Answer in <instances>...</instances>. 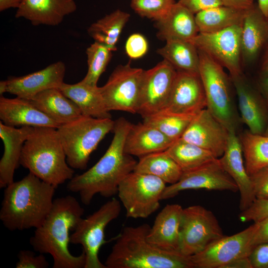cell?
<instances>
[{
    "label": "cell",
    "instance_id": "cell-8",
    "mask_svg": "<svg viewBox=\"0 0 268 268\" xmlns=\"http://www.w3.org/2000/svg\"><path fill=\"white\" fill-rule=\"evenodd\" d=\"M166 183L153 175L133 171L121 182L117 195L128 218H146L160 207Z\"/></svg>",
    "mask_w": 268,
    "mask_h": 268
},
{
    "label": "cell",
    "instance_id": "cell-14",
    "mask_svg": "<svg viewBox=\"0 0 268 268\" xmlns=\"http://www.w3.org/2000/svg\"><path fill=\"white\" fill-rule=\"evenodd\" d=\"M176 73L177 70L165 60L144 70L137 113L142 118L165 108Z\"/></svg>",
    "mask_w": 268,
    "mask_h": 268
},
{
    "label": "cell",
    "instance_id": "cell-35",
    "mask_svg": "<svg viewBox=\"0 0 268 268\" xmlns=\"http://www.w3.org/2000/svg\"><path fill=\"white\" fill-rule=\"evenodd\" d=\"M165 151L183 172L196 169L217 159L210 152L181 138L173 142Z\"/></svg>",
    "mask_w": 268,
    "mask_h": 268
},
{
    "label": "cell",
    "instance_id": "cell-17",
    "mask_svg": "<svg viewBox=\"0 0 268 268\" xmlns=\"http://www.w3.org/2000/svg\"><path fill=\"white\" fill-rule=\"evenodd\" d=\"M228 136V129L205 108L194 117L180 138L219 158L224 152Z\"/></svg>",
    "mask_w": 268,
    "mask_h": 268
},
{
    "label": "cell",
    "instance_id": "cell-36",
    "mask_svg": "<svg viewBox=\"0 0 268 268\" xmlns=\"http://www.w3.org/2000/svg\"><path fill=\"white\" fill-rule=\"evenodd\" d=\"M194 116L162 110L142 118L143 123L155 127L175 141L181 137Z\"/></svg>",
    "mask_w": 268,
    "mask_h": 268
},
{
    "label": "cell",
    "instance_id": "cell-9",
    "mask_svg": "<svg viewBox=\"0 0 268 268\" xmlns=\"http://www.w3.org/2000/svg\"><path fill=\"white\" fill-rule=\"evenodd\" d=\"M121 211L116 198L108 201L85 218H82L70 235V243L79 244L85 255L84 268H107L99 258L101 247L108 241L104 231L108 224L116 219Z\"/></svg>",
    "mask_w": 268,
    "mask_h": 268
},
{
    "label": "cell",
    "instance_id": "cell-33",
    "mask_svg": "<svg viewBox=\"0 0 268 268\" xmlns=\"http://www.w3.org/2000/svg\"><path fill=\"white\" fill-rule=\"evenodd\" d=\"M130 17L129 13L117 9L93 23L87 30L88 33L94 41L115 51L120 36Z\"/></svg>",
    "mask_w": 268,
    "mask_h": 268
},
{
    "label": "cell",
    "instance_id": "cell-34",
    "mask_svg": "<svg viewBox=\"0 0 268 268\" xmlns=\"http://www.w3.org/2000/svg\"><path fill=\"white\" fill-rule=\"evenodd\" d=\"M239 138L245 166L250 176L268 167V136L254 134L248 130Z\"/></svg>",
    "mask_w": 268,
    "mask_h": 268
},
{
    "label": "cell",
    "instance_id": "cell-43",
    "mask_svg": "<svg viewBox=\"0 0 268 268\" xmlns=\"http://www.w3.org/2000/svg\"><path fill=\"white\" fill-rule=\"evenodd\" d=\"M177 2L195 15L201 11L223 5L221 0H179Z\"/></svg>",
    "mask_w": 268,
    "mask_h": 268
},
{
    "label": "cell",
    "instance_id": "cell-2",
    "mask_svg": "<svg viewBox=\"0 0 268 268\" xmlns=\"http://www.w3.org/2000/svg\"><path fill=\"white\" fill-rule=\"evenodd\" d=\"M84 212L74 197L68 195L56 198L45 220L30 238V244L35 251L52 256L53 268H84V252L73 256L68 248L69 231L74 230Z\"/></svg>",
    "mask_w": 268,
    "mask_h": 268
},
{
    "label": "cell",
    "instance_id": "cell-41",
    "mask_svg": "<svg viewBox=\"0 0 268 268\" xmlns=\"http://www.w3.org/2000/svg\"><path fill=\"white\" fill-rule=\"evenodd\" d=\"M148 48V43L146 38L139 33L131 35L125 45L126 54L133 59L142 57L147 53Z\"/></svg>",
    "mask_w": 268,
    "mask_h": 268
},
{
    "label": "cell",
    "instance_id": "cell-40",
    "mask_svg": "<svg viewBox=\"0 0 268 268\" xmlns=\"http://www.w3.org/2000/svg\"><path fill=\"white\" fill-rule=\"evenodd\" d=\"M16 268H47L49 264L43 254L36 255L30 250H21L18 254Z\"/></svg>",
    "mask_w": 268,
    "mask_h": 268
},
{
    "label": "cell",
    "instance_id": "cell-53",
    "mask_svg": "<svg viewBox=\"0 0 268 268\" xmlns=\"http://www.w3.org/2000/svg\"><path fill=\"white\" fill-rule=\"evenodd\" d=\"M264 134L268 136V124Z\"/></svg>",
    "mask_w": 268,
    "mask_h": 268
},
{
    "label": "cell",
    "instance_id": "cell-48",
    "mask_svg": "<svg viewBox=\"0 0 268 268\" xmlns=\"http://www.w3.org/2000/svg\"><path fill=\"white\" fill-rule=\"evenodd\" d=\"M23 0H0V11L9 8H16L20 5Z\"/></svg>",
    "mask_w": 268,
    "mask_h": 268
},
{
    "label": "cell",
    "instance_id": "cell-23",
    "mask_svg": "<svg viewBox=\"0 0 268 268\" xmlns=\"http://www.w3.org/2000/svg\"><path fill=\"white\" fill-rule=\"evenodd\" d=\"M0 119L4 124L13 127H46L58 129L60 126L30 100L18 97L8 98L0 96Z\"/></svg>",
    "mask_w": 268,
    "mask_h": 268
},
{
    "label": "cell",
    "instance_id": "cell-19",
    "mask_svg": "<svg viewBox=\"0 0 268 268\" xmlns=\"http://www.w3.org/2000/svg\"><path fill=\"white\" fill-rule=\"evenodd\" d=\"M66 66L56 62L45 68L24 76L9 77L7 92L29 100L37 94L51 88H60L64 83Z\"/></svg>",
    "mask_w": 268,
    "mask_h": 268
},
{
    "label": "cell",
    "instance_id": "cell-3",
    "mask_svg": "<svg viewBox=\"0 0 268 268\" xmlns=\"http://www.w3.org/2000/svg\"><path fill=\"white\" fill-rule=\"evenodd\" d=\"M57 188L29 172L4 189L0 220L10 231L39 227L50 212Z\"/></svg>",
    "mask_w": 268,
    "mask_h": 268
},
{
    "label": "cell",
    "instance_id": "cell-18",
    "mask_svg": "<svg viewBox=\"0 0 268 268\" xmlns=\"http://www.w3.org/2000/svg\"><path fill=\"white\" fill-rule=\"evenodd\" d=\"M227 173L231 177L240 194L239 208L243 211L248 208L256 199L251 177L247 172L239 137L236 130H229L227 145L222 155L218 158Z\"/></svg>",
    "mask_w": 268,
    "mask_h": 268
},
{
    "label": "cell",
    "instance_id": "cell-12",
    "mask_svg": "<svg viewBox=\"0 0 268 268\" xmlns=\"http://www.w3.org/2000/svg\"><path fill=\"white\" fill-rule=\"evenodd\" d=\"M256 227L255 222L236 234L223 236L190 256L194 268H225L237 259L249 257L254 249L252 240Z\"/></svg>",
    "mask_w": 268,
    "mask_h": 268
},
{
    "label": "cell",
    "instance_id": "cell-51",
    "mask_svg": "<svg viewBox=\"0 0 268 268\" xmlns=\"http://www.w3.org/2000/svg\"><path fill=\"white\" fill-rule=\"evenodd\" d=\"M258 5L268 19V0H258Z\"/></svg>",
    "mask_w": 268,
    "mask_h": 268
},
{
    "label": "cell",
    "instance_id": "cell-31",
    "mask_svg": "<svg viewBox=\"0 0 268 268\" xmlns=\"http://www.w3.org/2000/svg\"><path fill=\"white\" fill-rule=\"evenodd\" d=\"M246 10L222 5L201 11L195 14L199 32L214 33L241 24Z\"/></svg>",
    "mask_w": 268,
    "mask_h": 268
},
{
    "label": "cell",
    "instance_id": "cell-24",
    "mask_svg": "<svg viewBox=\"0 0 268 268\" xmlns=\"http://www.w3.org/2000/svg\"><path fill=\"white\" fill-rule=\"evenodd\" d=\"M183 210L182 206L178 204L165 206L150 226L147 236L148 241L161 249L180 252V229Z\"/></svg>",
    "mask_w": 268,
    "mask_h": 268
},
{
    "label": "cell",
    "instance_id": "cell-44",
    "mask_svg": "<svg viewBox=\"0 0 268 268\" xmlns=\"http://www.w3.org/2000/svg\"><path fill=\"white\" fill-rule=\"evenodd\" d=\"M249 259L253 268H268V243L256 247Z\"/></svg>",
    "mask_w": 268,
    "mask_h": 268
},
{
    "label": "cell",
    "instance_id": "cell-6",
    "mask_svg": "<svg viewBox=\"0 0 268 268\" xmlns=\"http://www.w3.org/2000/svg\"><path fill=\"white\" fill-rule=\"evenodd\" d=\"M115 121L82 116L57 129L67 161L72 169L84 170L91 154L108 133L112 132Z\"/></svg>",
    "mask_w": 268,
    "mask_h": 268
},
{
    "label": "cell",
    "instance_id": "cell-28",
    "mask_svg": "<svg viewBox=\"0 0 268 268\" xmlns=\"http://www.w3.org/2000/svg\"><path fill=\"white\" fill-rule=\"evenodd\" d=\"M29 100L60 126L82 116L77 105L65 96L59 88L47 89Z\"/></svg>",
    "mask_w": 268,
    "mask_h": 268
},
{
    "label": "cell",
    "instance_id": "cell-49",
    "mask_svg": "<svg viewBox=\"0 0 268 268\" xmlns=\"http://www.w3.org/2000/svg\"><path fill=\"white\" fill-rule=\"evenodd\" d=\"M260 89L268 106V76L262 78L260 82Z\"/></svg>",
    "mask_w": 268,
    "mask_h": 268
},
{
    "label": "cell",
    "instance_id": "cell-45",
    "mask_svg": "<svg viewBox=\"0 0 268 268\" xmlns=\"http://www.w3.org/2000/svg\"><path fill=\"white\" fill-rule=\"evenodd\" d=\"M256 222L257 227L252 240L254 248L259 245L268 243V217Z\"/></svg>",
    "mask_w": 268,
    "mask_h": 268
},
{
    "label": "cell",
    "instance_id": "cell-15",
    "mask_svg": "<svg viewBox=\"0 0 268 268\" xmlns=\"http://www.w3.org/2000/svg\"><path fill=\"white\" fill-rule=\"evenodd\" d=\"M238 191L234 180L222 167L217 158L196 169L183 172L176 183L166 186L161 200L177 196L180 192L191 189Z\"/></svg>",
    "mask_w": 268,
    "mask_h": 268
},
{
    "label": "cell",
    "instance_id": "cell-52",
    "mask_svg": "<svg viewBox=\"0 0 268 268\" xmlns=\"http://www.w3.org/2000/svg\"><path fill=\"white\" fill-rule=\"evenodd\" d=\"M7 84L6 80L0 81V95L3 96V93L7 92Z\"/></svg>",
    "mask_w": 268,
    "mask_h": 268
},
{
    "label": "cell",
    "instance_id": "cell-25",
    "mask_svg": "<svg viewBox=\"0 0 268 268\" xmlns=\"http://www.w3.org/2000/svg\"><path fill=\"white\" fill-rule=\"evenodd\" d=\"M268 41V19L255 3L247 9L241 24V56L255 60Z\"/></svg>",
    "mask_w": 268,
    "mask_h": 268
},
{
    "label": "cell",
    "instance_id": "cell-4",
    "mask_svg": "<svg viewBox=\"0 0 268 268\" xmlns=\"http://www.w3.org/2000/svg\"><path fill=\"white\" fill-rule=\"evenodd\" d=\"M150 226H125L104 264L107 268H194L190 257L159 248L147 236Z\"/></svg>",
    "mask_w": 268,
    "mask_h": 268
},
{
    "label": "cell",
    "instance_id": "cell-38",
    "mask_svg": "<svg viewBox=\"0 0 268 268\" xmlns=\"http://www.w3.org/2000/svg\"><path fill=\"white\" fill-rule=\"evenodd\" d=\"M175 0H132L133 9L142 17L158 21L169 12Z\"/></svg>",
    "mask_w": 268,
    "mask_h": 268
},
{
    "label": "cell",
    "instance_id": "cell-13",
    "mask_svg": "<svg viewBox=\"0 0 268 268\" xmlns=\"http://www.w3.org/2000/svg\"><path fill=\"white\" fill-rule=\"evenodd\" d=\"M241 24L214 33H199L191 41L198 50L207 54L226 68L231 77L242 74Z\"/></svg>",
    "mask_w": 268,
    "mask_h": 268
},
{
    "label": "cell",
    "instance_id": "cell-32",
    "mask_svg": "<svg viewBox=\"0 0 268 268\" xmlns=\"http://www.w3.org/2000/svg\"><path fill=\"white\" fill-rule=\"evenodd\" d=\"M134 171L154 176L170 185L177 183L183 173L178 164L165 150L139 158Z\"/></svg>",
    "mask_w": 268,
    "mask_h": 268
},
{
    "label": "cell",
    "instance_id": "cell-7",
    "mask_svg": "<svg viewBox=\"0 0 268 268\" xmlns=\"http://www.w3.org/2000/svg\"><path fill=\"white\" fill-rule=\"evenodd\" d=\"M198 52L199 74L205 92L206 108L228 130H236L237 117L224 68L205 53Z\"/></svg>",
    "mask_w": 268,
    "mask_h": 268
},
{
    "label": "cell",
    "instance_id": "cell-5",
    "mask_svg": "<svg viewBox=\"0 0 268 268\" xmlns=\"http://www.w3.org/2000/svg\"><path fill=\"white\" fill-rule=\"evenodd\" d=\"M20 165L56 188L74 176L73 169L67 163L57 129L54 128L34 127L24 143Z\"/></svg>",
    "mask_w": 268,
    "mask_h": 268
},
{
    "label": "cell",
    "instance_id": "cell-22",
    "mask_svg": "<svg viewBox=\"0 0 268 268\" xmlns=\"http://www.w3.org/2000/svg\"><path fill=\"white\" fill-rule=\"evenodd\" d=\"M34 127L22 126L19 128L0 122V137L4 144L3 154L0 160V188H5L12 183L15 170L20 165L24 143Z\"/></svg>",
    "mask_w": 268,
    "mask_h": 268
},
{
    "label": "cell",
    "instance_id": "cell-16",
    "mask_svg": "<svg viewBox=\"0 0 268 268\" xmlns=\"http://www.w3.org/2000/svg\"><path fill=\"white\" fill-rule=\"evenodd\" d=\"M206 108L205 92L199 73L177 70L168 103L163 110L195 116Z\"/></svg>",
    "mask_w": 268,
    "mask_h": 268
},
{
    "label": "cell",
    "instance_id": "cell-26",
    "mask_svg": "<svg viewBox=\"0 0 268 268\" xmlns=\"http://www.w3.org/2000/svg\"><path fill=\"white\" fill-rule=\"evenodd\" d=\"M155 127L143 122L132 124L127 134L124 149L127 154L139 158L163 151L173 143Z\"/></svg>",
    "mask_w": 268,
    "mask_h": 268
},
{
    "label": "cell",
    "instance_id": "cell-29",
    "mask_svg": "<svg viewBox=\"0 0 268 268\" xmlns=\"http://www.w3.org/2000/svg\"><path fill=\"white\" fill-rule=\"evenodd\" d=\"M59 89L77 105L83 116L99 119L111 118L100 87L90 85L81 80L72 84L64 82Z\"/></svg>",
    "mask_w": 268,
    "mask_h": 268
},
{
    "label": "cell",
    "instance_id": "cell-27",
    "mask_svg": "<svg viewBox=\"0 0 268 268\" xmlns=\"http://www.w3.org/2000/svg\"><path fill=\"white\" fill-rule=\"evenodd\" d=\"M157 37L165 41L177 39L191 42L199 34L195 15L178 2L167 14L155 21Z\"/></svg>",
    "mask_w": 268,
    "mask_h": 268
},
{
    "label": "cell",
    "instance_id": "cell-11",
    "mask_svg": "<svg viewBox=\"0 0 268 268\" xmlns=\"http://www.w3.org/2000/svg\"><path fill=\"white\" fill-rule=\"evenodd\" d=\"M144 70L130 63L118 66L106 83L100 87L108 110L137 113Z\"/></svg>",
    "mask_w": 268,
    "mask_h": 268
},
{
    "label": "cell",
    "instance_id": "cell-37",
    "mask_svg": "<svg viewBox=\"0 0 268 268\" xmlns=\"http://www.w3.org/2000/svg\"><path fill=\"white\" fill-rule=\"evenodd\" d=\"M112 51L105 45L94 41L86 50L88 70L81 80L92 86H97L98 80L105 71L112 57Z\"/></svg>",
    "mask_w": 268,
    "mask_h": 268
},
{
    "label": "cell",
    "instance_id": "cell-42",
    "mask_svg": "<svg viewBox=\"0 0 268 268\" xmlns=\"http://www.w3.org/2000/svg\"><path fill=\"white\" fill-rule=\"evenodd\" d=\"M250 177L256 198L268 199V167Z\"/></svg>",
    "mask_w": 268,
    "mask_h": 268
},
{
    "label": "cell",
    "instance_id": "cell-47",
    "mask_svg": "<svg viewBox=\"0 0 268 268\" xmlns=\"http://www.w3.org/2000/svg\"><path fill=\"white\" fill-rule=\"evenodd\" d=\"M225 268H253L249 257L237 259L227 265Z\"/></svg>",
    "mask_w": 268,
    "mask_h": 268
},
{
    "label": "cell",
    "instance_id": "cell-50",
    "mask_svg": "<svg viewBox=\"0 0 268 268\" xmlns=\"http://www.w3.org/2000/svg\"><path fill=\"white\" fill-rule=\"evenodd\" d=\"M261 71L262 77L268 76V49L262 65Z\"/></svg>",
    "mask_w": 268,
    "mask_h": 268
},
{
    "label": "cell",
    "instance_id": "cell-30",
    "mask_svg": "<svg viewBox=\"0 0 268 268\" xmlns=\"http://www.w3.org/2000/svg\"><path fill=\"white\" fill-rule=\"evenodd\" d=\"M157 53L177 70L199 73V54L191 42L169 40L163 47L157 49Z\"/></svg>",
    "mask_w": 268,
    "mask_h": 268
},
{
    "label": "cell",
    "instance_id": "cell-21",
    "mask_svg": "<svg viewBox=\"0 0 268 268\" xmlns=\"http://www.w3.org/2000/svg\"><path fill=\"white\" fill-rule=\"evenodd\" d=\"M76 8L74 0H23L15 17L24 18L34 26H55Z\"/></svg>",
    "mask_w": 268,
    "mask_h": 268
},
{
    "label": "cell",
    "instance_id": "cell-39",
    "mask_svg": "<svg viewBox=\"0 0 268 268\" xmlns=\"http://www.w3.org/2000/svg\"><path fill=\"white\" fill-rule=\"evenodd\" d=\"M239 217L242 222H254L268 217V199H256L248 208L241 211Z\"/></svg>",
    "mask_w": 268,
    "mask_h": 268
},
{
    "label": "cell",
    "instance_id": "cell-10",
    "mask_svg": "<svg viewBox=\"0 0 268 268\" xmlns=\"http://www.w3.org/2000/svg\"><path fill=\"white\" fill-rule=\"evenodd\" d=\"M224 236L218 220L210 210L200 205L183 208L180 229L179 252L182 254L195 255Z\"/></svg>",
    "mask_w": 268,
    "mask_h": 268
},
{
    "label": "cell",
    "instance_id": "cell-1",
    "mask_svg": "<svg viewBox=\"0 0 268 268\" xmlns=\"http://www.w3.org/2000/svg\"><path fill=\"white\" fill-rule=\"evenodd\" d=\"M131 124L124 117L115 120L113 139L103 156L88 170L69 180L67 190L78 193L84 204L89 205L97 194L106 198L117 194L121 182L134 171L137 162L124 149Z\"/></svg>",
    "mask_w": 268,
    "mask_h": 268
},
{
    "label": "cell",
    "instance_id": "cell-46",
    "mask_svg": "<svg viewBox=\"0 0 268 268\" xmlns=\"http://www.w3.org/2000/svg\"><path fill=\"white\" fill-rule=\"evenodd\" d=\"M225 6L246 10L252 7L254 4V0H221Z\"/></svg>",
    "mask_w": 268,
    "mask_h": 268
},
{
    "label": "cell",
    "instance_id": "cell-20",
    "mask_svg": "<svg viewBox=\"0 0 268 268\" xmlns=\"http://www.w3.org/2000/svg\"><path fill=\"white\" fill-rule=\"evenodd\" d=\"M231 78L237 93L241 120L252 133L264 134L268 124V106L264 98L242 74Z\"/></svg>",
    "mask_w": 268,
    "mask_h": 268
}]
</instances>
